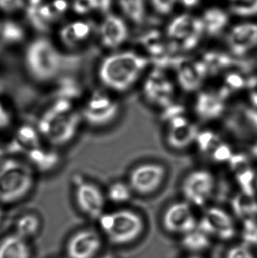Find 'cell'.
Wrapping results in <instances>:
<instances>
[{
	"instance_id": "41",
	"label": "cell",
	"mask_w": 257,
	"mask_h": 258,
	"mask_svg": "<svg viewBox=\"0 0 257 258\" xmlns=\"http://www.w3.org/2000/svg\"><path fill=\"white\" fill-rule=\"evenodd\" d=\"M226 258H256L248 247L239 245L232 247L228 251Z\"/></svg>"
},
{
	"instance_id": "10",
	"label": "cell",
	"mask_w": 257,
	"mask_h": 258,
	"mask_svg": "<svg viewBox=\"0 0 257 258\" xmlns=\"http://www.w3.org/2000/svg\"><path fill=\"white\" fill-rule=\"evenodd\" d=\"M167 39L181 51L194 49L205 33L202 19L192 14H180L167 27Z\"/></svg>"
},
{
	"instance_id": "14",
	"label": "cell",
	"mask_w": 257,
	"mask_h": 258,
	"mask_svg": "<svg viewBox=\"0 0 257 258\" xmlns=\"http://www.w3.org/2000/svg\"><path fill=\"white\" fill-rule=\"evenodd\" d=\"M197 227L211 237L223 241L233 239L236 230L235 222L231 215L217 206L208 208L203 216L198 221Z\"/></svg>"
},
{
	"instance_id": "25",
	"label": "cell",
	"mask_w": 257,
	"mask_h": 258,
	"mask_svg": "<svg viewBox=\"0 0 257 258\" xmlns=\"http://www.w3.org/2000/svg\"><path fill=\"white\" fill-rule=\"evenodd\" d=\"M205 33L215 36L223 32L229 22V14L219 6H211L204 11L201 17Z\"/></svg>"
},
{
	"instance_id": "26",
	"label": "cell",
	"mask_w": 257,
	"mask_h": 258,
	"mask_svg": "<svg viewBox=\"0 0 257 258\" xmlns=\"http://www.w3.org/2000/svg\"><path fill=\"white\" fill-rule=\"evenodd\" d=\"M42 138L37 127L27 124L20 125L14 134V144L15 147L25 153L28 150L42 147Z\"/></svg>"
},
{
	"instance_id": "33",
	"label": "cell",
	"mask_w": 257,
	"mask_h": 258,
	"mask_svg": "<svg viewBox=\"0 0 257 258\" xmlns=\"http://www.w3.org/2000/svg\"><path fill=\"white\" fill-rule=\"evenodd\" d=\"M121 12L131 22L140 24L146 16L145 0H119Z\"/></svg>"
},
{
	"instance_id": "36",
	"label": "cell",
	"mask_w": 257,
	"mask_h": 258,
	"mask_svg": "<svg viewBox=\"0 0 257 258\" xmlns=\"http://www.w3.org/2000/svg\"><path fill=\"white\" fill-rule=\"evenodd\" d=\"M71 9L80 16L98 12V0H72Z\"/></svg>"
},
{
	"instance_id": "9",
	"label": "cell",
	"mask_w": 257,
	"mask_h": 258,
	"mask_svg": "<svg viewBox=\"0 0 257 258\" xmlns=\"http://www.w3.org/2000/svg\"><path fill=\"white\" fill-rule=\"evenodd\" d=\"M217 188L215 174L205 168H195L189 171L181 183L183 200L193 207L205 206L214 197Z\"/></svg>"
},
{
	"instance_id": "29",
	"label": "cell",
	"mask_w": 257,
	"mask_h": 258,
	"mask_svg": "<svg viewBox=\"0 0 257 258\" xmlns=\"http://www.w3.org/2000/svg\"><path fill=\"white\" fill-rule=\"evenodd\" d=\"M26 30L24 26L18 21L6 19L1 22L0 39L6 45H18L26 38Z\"/></svg>"
},
{
	"instance_id": "1",
	"label": "cell",
	"mask_w": 257,
	"mask_h": 258,
	"mask_svg": "<svg viewBox=\"0 0 257 258\" xmlns=\"http://www.w3.org/2000/svg\"><path fill=\"white\" fill-rule=\"evenodd\" d=\"M150 59L134 51H116L104 57L97 69L102 89L120 95L141 83L149 70Z\"/></svg>"
},
{
	"instance_id": "19",
	"label": "cell",
	"mask_w": 257,
	"mask_h": 258,
	"mask_svg": "<svg viewBox=\"0 0 257 258\" xmlns=\"http://www.w3.org/2000/svg\"><path fill=\"white\" fill-rule=\"evenodd\" d=\"M209 77L208 69L202 60L181 61L176 67L175 80L178 88L187 93H195L202 89Z\"/></svg>"
},
{
	"instance_id": "12",
	"label": "cell",
	"mask_w": 257,
	"mask_h": 258,
	"mask_svg": "<svg viewBox=\"0 0 257 258\" xmlns=\"http://www.w3.org/2000/svg\"><path fill=\"white\" fill-rule=\"evenodd\" d=\"M164 140L174 151L181 152L194 147L199 134V127L187 115H181L164 123Z\"/></svg>"
},
{
	"instance_id": "44",
	"label": "cell",
	"mask_w": 257,
	"mask_h": 258,
	"mask_svg": "<svg viewBox=\"0 0 257 258\" xmlns=\"http://www.w3.org/2000/svg\"><path fill=\"white\" fill-rule=\"evenodd\" d=\"M47 0H26L27 2V6L30 7H35V6H40L42 3H45ZM26 6V7H27Z\"/></svg>"
},
{
	"instance_id": "15",
	"label": "cell",
	"mask_w": 257,
	"mask_h": 258,
	"mask_svg": "<svg viewBox=\"0 0 257 258\" xmlns=\"http://www.w3.org/2000/svg\"><path fill=\"white\" fill-rule=\"evenodd\" d=\"M162 222L164 229L174 234H187L198 225L193 206L184 200L168 205L163 214Z\"/></svg>"
},
{
	"instance_id": "18",
	"label": "cell",
	"mask_w": 257,
	"mask_h": 258,
	"mask_svg": "<svg viewBox=\"0 0 257 258\" xmlns=\"http://www.w3.org/2000/svg\"><path fill=\"white\" fill-rule=\"evenodd\" d=\"M129 30L126 21L119 15H104L98 27L100 43L106 49L116 51L128 40Z\"/></svg>"
},
{
	"instance_id": "13",
	"label": "cell",
	"mask_w": 257,
	"mask_h": 258,
	"mask_svg": "<svg viewBox=\"0 0 257 258\" xmlns=\"http://www.w3.org/2000/svg\"><path fill=\"white\" fill-rule=\"evenodd\" d=\"M194 147L201 156L218 165H227L235 153L231 144L212 129H200Z\"/></svg>"
},
{
	"instance_id": "24",
	"label": "cell",
	"mask_w": 257,
	"mask_h": 258,
	"mask_svg": "<svg viewBox=\"0 0 257 258\" xmlns=\"http://www.w3.org/2000/svg\"><path fill=\"white\" fill-rule=\"evenodd\" d=\"M247 78L236 70H231L223 74L221 81L217 86V92L225 100L229 101L242 91H245Z\"/></svg>"
},
{
	"instance_id": "23",
	"label": "cell",
	"mask_w": 257,
	"mask_h": 258,
	"mask_svg": "<svg viewBox=\"0 0 257 258\" xmlns=\"http://www.w3.org/2000/svg\"><path fill=\"white\" fill-rule=\"evenodd\" d=\"M29 165L36 171L51 172L60 165L61 158L57 151L50 149L38 147L24 153Z\"/></svg>"
},
{
	"instance_id": "35",
	"label": "cell",
	"mask_w": 257,
	"mask_h": 258,
	"mask_svg": "<svg viewBox=\"0 0 257 258\" xmlns=\"http://www.w3.org/2000/svg\"><path fill=\"white\" fill-rule=\"evenodd\" d=\"M243 245L250 248L257 245V218L243 221L241 229Z\"/></svg>"
},
{
	"instance_id": "38",
	"label": "cell",
	"mask_w": 257,
	"mask_h": 258,
	"mask_svg": "<svg viewBox=\"0 0 257 258\" xmlns=\"http://www.w3.org/2000/svg\"><path fill=\"white\" fill-rule=\"evenodd\" d=\"M14 116L10 108L0 100V132H6L12 127Z\"/></svg>"
},
{
	"instance_id": "45",
	"label": "cell",
	"mask_w": 257,
	"mask_h": 258,
	"mask_svg": "<svg viewBox=\"0 0 257 258\" xmlns=\"http://www.w3.org/2000/svg\"><path fill=\"white\" fill-rule=\"evenodd\" d=\"M3 149L0 147V162L3 160Z\"/></svg>"
},
{
	"instance_id": "34",
	"label": "cell",
	"mask_w": 257,
	"mask_h": 258,
	"mask_svg": "<svg viewBox=\"0 0 257 258\" xmlns=\"http://www.w3.org/2000/svg\"><path fill=\"white\" fill-rule=\"evenodd\" d=\"M232 13L241 18H250L257 16V0H230Z\"/></svg>"
},
{
	"instance_id": "11",
	"label": "cell",
	"mask_w": 257,
	"mask_h": 258,
	"mask_svg": "<svg viewBox=\"0 0 257 258\" xmlns=\"http://www.w3.org/2000/svg\"><path fill=\"white\" fill-rule=\"evenodd\" d=\"M74 196L78 209L92 219H99L104 213L106 195L101 188L77 176L74 180Z\"/></svg>"
},
{
	"instance_id": "28",
	"label": "cell",
	"mask_w": 257,
	"mask_h": 258,
	"mask_svg": "<svg viewBox=\"0 0 257 258\" xmlns=\"http://www.w3.org/2000/svg\"><path fill=\"white\" fill-rule=\"evenodd\" d=\"M0 258H30V251L25 239L16 234L0 242Z\"/></svg>"
},
{
	"instance_id": "46",
	"label": "cell",
	"mask_w": 257,
	"mask_h": 258,
	"mask_svg": "<svg viewBox=\"0 0 257 258\" xmlns=\"http://www.w3.org/2000/svg\"><path fill=\"white\" fill-rule=\"evenodd\" d=\"M101 258H115L114 256L110 254H105V255L102 256Z\"/></svg>"
},
{
	"instance_id": "22",
	"label": "cell",
	"mask_w": 257,
	"mask_h": 258,
	"mask_svg": "<svg viewBox=\"0 0 257 258\" xmlns=\"http://www.w3.org/2000/svg\"><path fill=\"white\" fill-rule=\"evenodd\" d=\"M101 248V240L96 232L83 230L69 239L66 247L69 258H94Z\"/></svg>"
},
{
	"instance_id": "49",
	"label": "cell",
	"mask_w": 257,
	"mask_h": 258,
	"mask_svg": "<svg viewBox=\"0 0 257 258\" xmlns=\"http://www.w3.org/2000/svg\"><path fill=\"white\" fill-rule=\"evenodd\" d=\"M1 22H2V21H0V27H1Z\"/></svg>"
},
{
	"instance_id": "39",
	"label": "cell",
	"mask_w": 257,
	"mask_h": 258,
	"mask_svg": "<svg viewBox=\"0 0 257 258\" xmlns=\"http://www.w3.org/2000/svg\"><path fill=\"white\" fill-rule=\"evenodd\" d=\"M245 92L250 105L257 110V75L247 77Z\"/></svg>"
},
{
	"instance_id": "31",
	"label": "cell",
	"mask_w": 257,
	"mask_h": 258,
	"mask_svg": "<svg viewBox=\"0 0 257 258\" xmlns=\"http://www.w3.org/2000/svg\"><path fill=\"white\" fill-rule=\"evenodd\" d=\"M41 221L36 214L27 213L20 216L15 224V234L24 239L35 236L40 228Z\"/></svg>"
},
{
	"instance_id": "17",
	"label": "cell",
	"mask_w": 257,
	"mask_h": 258,
	"mask_svg": "<svg viewBox=\"0 0 257 258\" xmlns=\"http://www.w3.org/2000/svg\"><path fill=\"white\" fill-rule=\"evenodd\" d=\"M193 113L202 122H213L223 117L227 109L225 101L214 89H201L195 94Z\"/></svg>"
},
{
	"instance_id": "2",
	"label": "cell",
	"mask_w": 257,
	"mask_h": 258,
	"mask_svg": "<svg viewBox=\"0 0 257 258\" xmlns=\"http://www.w3.org/2000/svg\"><path fill=\"white\" fill-rule=\"evenodd\" d=\"M24 65L26 72L36 83H49L60 74L63 55L49 38L39 36L26 47Z\"/></svg>"
},
{
	"instance_id": "3",
	"label": "cell",
	"mask_w": 257,
	"mask_h": 258,
	"mask_svg": "<svg viewBox=\"0 0 257 258\" xmlns=\"http://www.w3.org/2000/svg\"><path fill=\"white\" fill-rule=\"evenodd\" d=\"M36 183L35 170L16 158L0 162V203L12 204L27 197Z\"/></svg>"
},
{
	"instance_id": "27",
	"label": "cell",
	"mask_w": 257,
	"mask_h": 258,
	"mask_svg": "<svg viewBox=\"0 0 257 258\" xmlns=\"http://www.w3.org/2000/svg\"><path fill=\"white\" fill-rule=\"evenodd\" d=\"M232 211L237 218L244 220L257 218V197L255 194L239 192L231 200Z\"/></svg>"
},
{
	"instance_id": "6",
	"label": "cell",
	"mask_w": 257,
	"mask_h": 258,
	"mask_svg": "<svg viewBox=\"0 0 257 258\" xmlns=\"http://www.w3.org/2000/svg\"><path fill=\"white\" fill-rule=\"evenodd\" d=\"M80 113L82 120L91 127L106 128L119 119L122 106L114 94L97 89L87 97Z\"/></svg>"
},
{
	"instance_id": "48",
	"label": "cell",
	"mask_w": 257,
	"mask_h": 258,
	"mask_svg": "<svg viewBox=\"0 0 257 258\" xmlns=\"http://www.w3.org/2000/svg\"><path fill=\"white\" fill-rule=\"evenodd\" d=\"M190 258H202V257H197V256H193V257H190Z\"/></svg>"
},
{
	"instance_id": "20",
	"label": "cell",
	"mask_w": 257,
	"mask_h": 258,
	"mask_svg": "<svg viewBox=\"0 0 257 258\" xmlns=\"http://www.w3.org/2000/svg\"><path fill=\"white\" fill-rule=\"evenodd\" d=\"M95 25L89 20H73L68 21L59 29L57 36L60 43L69 50L84 46L93 35Z\"/></svg>"
},
{
	"instance_id": "32",
	"label": "cell",
	"mask_w": 257,
	"mask_h": 258,
	"mask_svg": "<svg viewBox=\"0 0 257 258\" xmlns=\"http://www.w3.org/2000/svg\"><path fill=\"white\" fill-rule=\"evenodd\" d=\"M182 246L191 252H201L208 249L211 245L210 236L196 227L193 231L184 235Z\"/></svg>"
},
{
	"instance_id": "37",
	"label": "cell",
	"mask_w": 257,
	"mask_h": 258,
	"mask_svg": "<svg viewBox=\"0 0 257 258\" xmlns=\"http://www.w3.org/2000/svg\"><path fill=\"white\" fill-rule=\"evenodd\" d=\"M26 0H0V11L3 13H17L26 9Z\"/></svg>"
},
{
	"instance_id": "16",
	"label": "cell",
	"mask_w": 257,
	"mask_h": 258,
	"mask_svg": "<svg viewBox=\"0 0 257 258\" xmlns=\"http://www.w3.org/2000/svg\"><path fill=\"white\" fill-rule=\"evenodd\" d=\"M229 52L235 57H244L257 48V22L238 23L231 27L226 36Z\"/></svg>"
},
{
	"instance_id": "47",
	"label": "cell",
	"mask_w": 257,
	"mask_h": 258,
	"mask_svg": "<svg viewBox=\"0 0 257 258\" xmlns=\"http://www.w3.org/2000/svg\"><path fill=\"white\" fill-rule=\"evenodd\" d=\"M3 214H4V212H3V209L0 206V221H1L2 218H3Z\"/></svg>"
},
{
	"instance_id": "40",
	"label": "cell",
	"mask_w": 257,
	"mask_h": 258,
	"mask_svg": "<svg viewBox=\"0 0 257 258\" xmlns=\"http://www.w3.org/2000/svg\"><path fill=\"white\" fill-rule=\"evenodd\" d=\"M179 0H150L151 4L160 15H166L172 12Z\"/></svg>"
},
{
	"instance_id": "5",
	"label": "cell",
	"mask_w": 257,
	"mask_h": 258,
	"mask_svg": "<svg viewBox=\"0 0 257 258\" xmlns=\"http://www.w3.org/2000/svg\"><path fill=\"white\" fill-rule=\"evenodd\" d=\"M81 113H59L48 107L39 118L37 128L42 138L54 146L69 144L78 134L82 122Z\"/></svg>"
},
{
	"instance_id": "7",
	"label": "cell",
	"mask_w": 257,
	"mask_h": 258,
	"mask_svg": "<svg viewBox=\"0 0 257 258\" xmlns=\"http://www.w3.org/2000/svg\"><path fill=\"white\" fill-rule=\"evenodd\" d=\"M177 86L164 68L148 71L141 82V92L144 101L151 107L161 110L175 102Z\"/></svg>"
},
{
	"instance_id": "30",
	"label": "cell",
	"mask_w": 257,
	"mask_h": 258,
	"mask_svg": "<svg viewBox=\"0 0 257 258\" xmlns=\"http://www.w3.org/2000/svg\"><path fill=\"white\" fill-rule=\"evenodd\" d=\"M106 198L114 204L128 203L134 195L127 180H115L109 185L105 194Z\"/></svg>"
},
{
	"instance_id": "50",
	"label": "cell",
	"mask_w": 257,
	"mask_h": 258,
	"mask_svg": "<svg viewBox=\"0 0 257 258\" xmlns=\"http://www.w3.org/2000/svg\"><path fill=\"white\" fill-rule=\"evenodd\" d=\"M256 187H257V183H256Z\"/></svg>"
},
{
	"instance_id": "43",
	"label": "cell",
	"mask_w": 257,
	"mask_h": 258,
	"mask_svg": "<svg viewBox=\"0 0 257 258\" xmlns=\"http://www.w3.org/2000/svg\"><path fill=\"white\" fill-rule=\"evenodd\" d=\"M183 6L187 8H193L200 3L201 0H179Z\"/></svg>"
},
{
	"instance_id": "8",
	"label": "cell",
	"mask_w": 257,
	"mask_h": 258,
	"mask_svg": "<svg viewBox=\"0 0 257 258\" xmlns=\"http://www.w3.org/2000/svg\"><path fill=\"white\" fill-rule=\"evenodd\" d=\"M167 176L168 169L162 162L146 161L132 167L126 180L134 195L147 197L157 194L163 187Z\"/></svg>"
},
{
	"instance_id": "4",
	"label": "cell",
	"mask_w": 257,
	"mask_h": 258,
	"mask_svg": "<svg viewBox=\"0 0 257 258\" xmlns=\"http://www.w3.org/2000/svg\"><path fill=\"white\" fill-rule=\"evenodd\" d=\"M98 221L108 240L117 245L134 242L142 234L145 227L143 217L130 209L104 213Z\"/></svg>"
},
{
	"instance_id": "42",
	"label": "cell",
	"mask_w": 257,
	"mask_h": 258,
	"mask_svg": "<svg viewBox=\"0 0 257 258\" xmlns=\"http://www.w3.org/2000/svg\"><path fill=\"white\" fill-rule=\"evenodd\" d=\"M113 0H98V12L107 15L110 13Z\"/></svg>"
},
{
	"instance_id": "21",
	"label": "cell",
	"mask_w": 257,
	"mask_h": 258,
	"mask_svg": "<svg viewBox=\"0 0 257 258\" xmlns=\"http://www.w3.org/2000/svg\"><path fill=\"white\" fill-rule=\"evenodd\" d=\"M227 165L240 192L255 194L256 174L248 156L235 152Z\"/></svg>"
}]
</instances>
